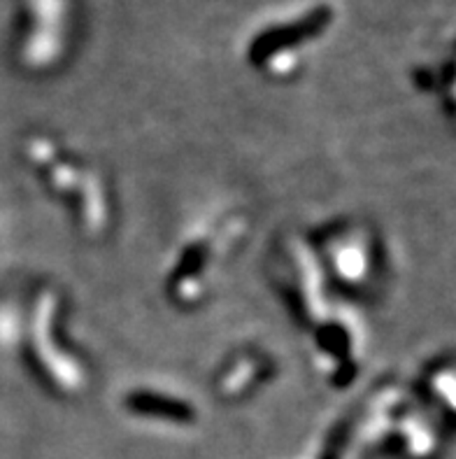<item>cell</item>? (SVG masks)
Masks as SVG:
<instances>
[{
    "instance_id": "obj_1",
    "label": "cell",
    "mask_w": 456,
    "mask_h": 459,
    "mask_svg": "<svg viewBox=\"0 0 456 459\" xmlns=\"http://www.w3.org/2000/svg\"><path fill=\"white\" fill-rule=\"evenodd\" d=\"M26 29L22 38V58L29 68H52L68 47L70 0H23Z\"/></svg>"
}]
</instances>
